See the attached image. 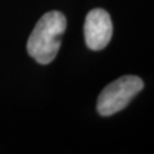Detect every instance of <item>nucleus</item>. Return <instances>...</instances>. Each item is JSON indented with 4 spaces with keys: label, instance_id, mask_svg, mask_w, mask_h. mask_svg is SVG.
<instances>
[{
    "label": "nucleus",
    "instance_id": "f257e3e1",
    "mask_svg": "<svg viewBox=\"0 0 154 154\" xmlns=\"http://www.w3.org/2000/svg\"><path fill=\"white\" fill-rule=\"evenodd\" d=\"M66 30V18L61 11L46 13L39 20L28 39L29 55L39 64H49L54 61Z\"/></svg>",
    "mask_w": 154,
    "mask_h": 154
},
{
    "label": "nucleus",
    "instance_id": "f03ea898",
    "mask_svg": "<svg viewBox=\"0 0 154 154\" xmlns=\"http://www.w3.org/2000/svg\"><path fill=\"white\" fill-rule=\"evenodd\" d=\"M144 88V81L137 75H123L109 83L97 99V112L110 116L123 110Z\"/></svg>",
    "mask_w": 154,
    "mask_h": 154
},
{
    "label": "nucleus",
    "instance_id": "7ed1b4c3",
    "mask_svg": "<svg viewBox=\"0 0 154 154\" xmlns=\"http://www.w3.org/2000/svg\"><path fill=\"white\" fill-rule=\"evenodd\" d=\"M83 34L89 49H104L110 44L113 34V24L110 14L102 8L91 9L85 20Z\"/></svg>",
    "mask_w": 154,
    "mask_h": 154
}]
</instances>
